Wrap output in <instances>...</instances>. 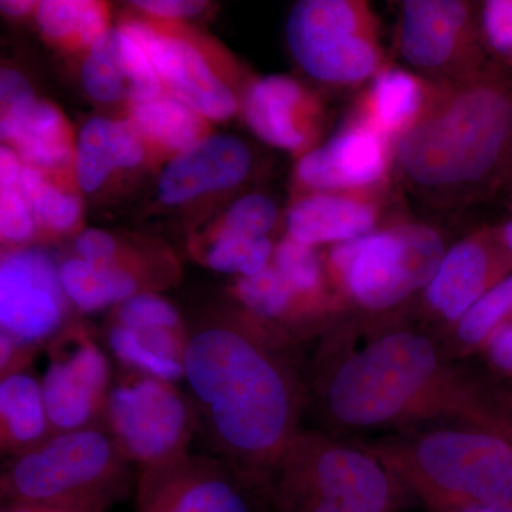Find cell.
Returning <instances> with one entry per match:
<instances>
[{
  "label": "cell",
  "mask_w": 512,
  "mask_h": 512,
  "mask_svg": "<svg viewBox=\"0 0 512 512\" xmlns=\"http://www.w3.org/2000/svg\"><path fill=\"white\" fill-rule=\"evenodd\" d=\"M256 319H202L185 333L183 365L212 456L261 487L301 431L306 390L289 349Z\"/></svg>",
  "instance_id": "obj_1"
},
{
  "label": "cell",
  "mask_w": 512,
  "mask_h": 512,
  "mask_svg": "<svg viewBox=\"0 0 512 512\" xmlns=\"http://www.w3.org/2000/svg\"><path fill=\"white\" fill-rule=\"evenodd\" d=\"M303 379L316 430L336 437L483 413L470 390L458 392L439 343L412 326L377 330L349 348L332 342Z\"/></svg>",
  "instance_id": "obj_2"
},
{
  "label": "cell",
  "mask_w": 512,
  "mask_h": 512,
  "mask_svg": "<svg viewBox=\"0 0 512 512\" xmlns=\"http://www.w3.org/2000/svg\"><path fill=\"white\" fill-rule=\"evenodd\" d=\"M412 190L436 201L474 200L505 183L512 167V79L494 66L431 80L414 126L394 146Z\"/></svg>",
  "instance_id": "obj_3"
},
{
  "label": "cell",
  "mask_w": 512,
  "mask_h": 512,
  "mask_svg": "<svg viewBox=\"0 0 512 512\" xmlns=\"http://www.w3.org/2000/svg\"><path fill=\"white\" fill-rule=\"evenodd\" d=\"M446 419L390 433L370 448L429 512L512 503L511 431L490 417Z\"/></svg>",
  "instance_id": "obj_4"
},
{
  "label": "cell",
  "mask_w": 512,
  "mask_h": 512,
  "mask_svg": "<svg viewBox=\"0 0 512 512\" xmlns=\"http://www.w3.org/2000/svg\"><path fill=\"white\" fill-rule=\"evenodd\" d=\"M266 512H397L413 498L370 447L301 430L259 487Z\"/></svg>",
  "instance_id": "obj_5"
},
{
  "label": "cell",
  "mask_w": 512,
  "mask_h": 512,
  "mask_svg": "<svg viewBox=\"0 0 512 512\" xmlns=\"http://www.w3.org/2000/svg\"><path fill=\"white\" fill-rule=\"evenodd\" d=\"M127 463L109 431L84 427L53 433L3 471L2 504L84 505L110 511L130 490Z\"/></svg>",
  "instance_id": "obj_6"
},
{
  "label": "cell",
  "mask_w": 512,
  "mask_h": 512,
  "mask_svg": "<svg viewBox=\"0 0 512 512\" xmlns=\"http://www.w3.org/2000/svg\"><path fill=\"white\" fill-rule=\"evenodd\" d=\"M446 242L423 222L396 221L332 245L330 274L350 301L386 312L426 289L446 255Z\"/></svg>",
  "instance_id": "obj_7"
},
{
  "label": "cell",
  "mask_w": 512,
  "mask_h": 512,
  "mask_svg": "<svg viewBox=\"0 0 512 512\" xmlns=\"http://www.w3.org/2000/svg\"><path fill=\"white\" fill-rule=\"evenodd\" d=\"M285 32L295 62L320 83L357 86L389 67L369 2L301 0L289 12Z\"/></svg>",
  "instance_id": "obj_8"
},
{
  "label": "cell",
  "mask_w": 512,
  "mask_h": 512,
  "mask_svg": "<svg viewBox=\"0 0 512 512\" xmlns=\"http://www.w3.org/2000/svg\"><path fill=\"white\" fill-rule=\"evenodd\" d=\"M104 413L120 453L140 468L187 453L198 430L190 397L153 376L143 375L110 390Z\"/></svg>",
  "instance_id": "obj_9"
},
{
  "label": "cell",
  "mask_w": 512,
  "mask_h": 512,
  "mask_svg": "<svg viewBox=\"0 0 512 512\" xmlns=\"http://www.w3.org/2000/svg\"><path fill=\"white\" fill-rule=\"evenodd\" d=\"M136 512H266L258 485L212 454L140 468Z\"/></svg>",
  "instance_id": "obj_10"
},
{
  "label": "cell",
  "mask_w": 512,
  "mask_h": 512,
  "mask_svg": "<svg viewBox=\"0 0 512 512\" xmlns=\"http://www.w3.org/2000/svg\"><path fill=\"white\" fill-rule=\"evenodd\" d=\"M476 6L464 0L402 3L399 52L433 82L464 79L487 66Z\"/></svg>",
  "instance_id": "obj_11"
},
{
  "label": "cell",
  "mask_w": 512,
  "mask_h": 512,
  "mask_svg": "<svg viewBox=\"0 0 512 512\" xmlns=\"http://www.w3.org/2000/svg\"><path fill=\"white\" fill-rule=\"evenodd\" d=\"M60 266L45 249H10L0 262V325L15 348L55 335L67 315Z\"/></svg>",
  "instance_id": "obj_12"
},
{
  "label": "cell",
  "mask_w": 512,
  "mask_h": 512,
  "mask_svg": "<svg viewBox=\"0 0 512 512\" xmlns=\"http://www.w3.org/2000/svg\"><path fill=\"white\" fill-rule=\"evenodd\" d=\"M123 25L146 47L165 93L208 121H227L237 113L241 101L192 40L147 20L130 19Z\"/></svg>",
  "instance_id": "obj_13"
},
{
  "label": "cell",
  "mask_w": 512,
  "mask_h": 512,
  "mask_svg": "<svg viewBox=\"0 0 512 512\" xmlns=\"http://www.w3.org/2000/svg\"><path fill=\"white\" fill-rule=\"evenodd\" d=\"M394 146L350 119L326 143L299 158L295 181L302 194L386 190Z\"/></svg>",
  "instance_id": "obj_14"
},
{
  "label": "cell",
  "mask_w": 512,
  "mask_h": 512,
  "mask_svg": "<svg viewBox=\"0 0 512 512\" xmlns=\"http://www.w3.org/2000/svg\"><path fill=\"white\" fill-rule=\"evenodd\" d=\"M239 109L259 140L301 157L316 147L325 127L322 100L285 74H271L249 83Z\"/></svg>",
  "instance_id": "obj_15"
},
{
  "label": "cell",
  "mask_w": 512,
  "mask_h": 512,
  "mask_svg": "<svg viewBox=\"0 0 512 512\" xmlns=\"http://www.w3.org/2000/svg\"><path fill=\"white\" fill-rule=\"evenodd\" d=\"M512 274V258L495 229H483L448 249L424 289L431 312L457 323L505 276Z\"/></svg>",
  "instance_id": "obj_16"
},
{
  "label": "cell",
  "mask_w": 512,
  "mask_h": 512,
  "mask_svg": "<svg viewBox=\"0 0 512 512\" xmlns=\"http://www.w3.org/2000/svg\"><path fill=\"white\" fill-rule=\"evenodd\" d=\"M42 380L43 399L55 433L90 427L97 414L106 412L109 399V360L86 338L62 348Z\"/></svg>",
  "instance_id": "obj_17"
},
{
  "label": "cell",
  "mask_w": 512,
  "mask_h": 512,
  "mask_svg": "<svg viewBox=\"0 0 512 512\" xmlns=\"http://www.w3.org/2000/svg\"><path fill=\"white\" fill-rule=\"evenodd\" d=\"M251 168L252 153L241 138L210 134L168 161L158 177V197L167 205L187 204L238 187Z\"/></svg>",
  "instance_id": "obj_18"
},
{
  "label": "cell",
  "mask_w": 512,
  "mask_h": 512,
  "mask_svg": "<svg viewBox=\"0 0 512 512\" xmlns=\"http://www.w3.org/2000/svg\"><path fill=\"white\" fill-rule=\"evenodd\" d=\"M384 200V190L301 194L286 214L288 237L313 248L363 237L383 222Z\"/></svg>",
  "instance_id": "obj_19"
},
{
  "label": "cell",
  "mask_w": 512,
  "mask_h": 512,
  "mask_svg": "<svg viewBox=\"0 0 512 512\" xmlns=\"http://www.w3.org/2000/svg\"><path fill=\"white\" fill-rule=\"evenodd\" d=\"M0 137L23 164L43 173L74 163L73 131L62 111L50 101L35 99L2 110Z\"/></svg>",
  "instance_id": "obj_20"
},
{
  "label": "cell",
  "mask_w": 512,
  "mask_h": 512,
  "mask_svg": "<svg viewBox=\"0 0 512 512\" xmlns=\"http://www.w3.org/2000/svg\"><path fill=\"white\" fill-rule=\"evenodd\" d=\"M430 86L431 80L420 74L389 66L360 96L352 119L396 146L419 119Z\"/></svg>",
  "instance_id": "obj_21"
},
{
  "label": "cell",
  "mask_w": 512,
  "mask_h": 512,
  "mask_svg": "<svg viewBox=\"0 0 512 512\" xmlns=\"http://www.w3.org/2000/svg\"><path fill=\"white\" fill-rule=\"evenodd\" d=\"M146 144L130 120L93 117L83 124L74 151V177L80 190L94 192L114 171L143 163Z\"/></svg>",
  "instance_id": "obj_22"
},
{
  "label": "cell",
  "mask_w": 512,
  "mask_h": 512,
  "mask_svg": "<svg viewBox=\"0 0 512 512\" xmlns=\"http://www.w3.org/2000/svg\"><path fill=\"white\" fill-rule=\"evenodd\" d=\"M2 450L18 457L49 439L42 383L23 372H9L0 382Z\"/></svg>",
  "instance_id": "obj_23"
},
{
  "label": "cell",
  "mask_w": 512,
  "mask_h": 512,
  "mask_svg": "<svg viewBox=\"0 0 512 512\" xmlns=\"http://www.w3.org/2000/svg\"><path fill=\"white\" fill-rule=\"evenodd\" d=\"M128 120L146 147L174 156L210 136L208 120L168 93L130 104Z\"/></svg>",
  "instance_id": "obj_24"
},
{
  "label": "cell",
  "mask_w": 512,
  "mask_h": 512,
  "mask_svg": "<svg viewBox=\"0 0 512 512\" xmlns=\"http://www.w3.org/2000/svg\"><path fill=\"white\" fill-rule=\"evenodd\" d=\"M60 278L70 303L79 311H101L137 295V281L116 264H92L84 259H66L60 265Z\"/></svg>",
  "instance_id": "obj_25"
},
{
  "label": "cell",
  "mask_w": 512,
  "mask_h": 512,
  "mask_svg": "<svg viewBox=\"0 0 512 512\" xmlns=\"http://www.w3.org/2000/svg\"><path fill=\"white\" fill-rule=\"evenodd\" d=\"M36 23L46 39L69 50H89L109 30V8L90 0H43Z\"/></svg>",
  "instance_id": "obj_26"
},
{
  "label": "cell",
  "mask_w": 512,
  "mask_h": 512,
  "mask_svg": "<svg viewBox=\"0 0 512 512\" xmlns=\"http://www.w3.org/2000/svg\"><path fill=\"white\" fill-rule=\"evenodd\" d=\"M18 187L40 227L64 234L79 224L82 202L72 192L50 183L43 171L23 165Z\"/></svg>",
  "instance_id": "obj_27"
},
{
  "label": "cell",
  "mask_w": 512,
  "mask_h": 512,
  "mask_svg": "<svg viewBox=\"0 0 512 512\" xmlns=\"http://www.w3.org/2000/svg\"><path fill=\"white\" fill-rule=\"evenodd\" d=\"M84 90L100 103L130 100V80L121 60L116 28H110L87 50L82 67Z\"/></svg>",
  "instance_id": "obj_28"
},
{
  "label": "cell",
  "mask_w": 512,
  "mask_h": 512,
  "mask_svg": "<svg viewBox=\"0 0 512 512\" xmlns=\"http://www.w3.org/2000/svg\"><path fill=\"white\" fill-rule=\"evenodd\" d=\"M271 239L215 232L204 261L212 271L251 276L271 265L274 256Z\"/></svg>",
  "instance_id": "obj_29"
},
{
  "label": "cell",
  "mask_w": 512,
  "mask_h": 512,
  "mask_svg": "<svg viewBox=\"0 0 512 512\" xmlns=\"http://www.w3.org/2000/svg\"><path fill=\"white\" fill-rule=\"evenodd\" d=\"M245 311L259 319H275L291 309L298 296L274 265L258 274L241 276L234 288Z\"/></svg>",
  "instance_id": "obj_30"
},
{
  "label": "cell",
  "mask_w": 512,
  "mask_h": 512,
  "mask_svg": "<svg viewBox=\"0 0 512 512\" xmlns=\"http://www.w3.org/2000/svg\"><path fill=\"white\" fill-rule=\"evenodd\" d=\"M512 318V274L493 286L457 322V336L461 343L476 346L487 342L501 323Z\"/></svg>",
  "instance_id": "obj_31"
},
{
  "label": "cell",
  "mask_w": 512,
  "mask_h": 512,
  "mask_svg": "<svg viewBox=\"0 0 512 512\" xmlns=\"http://www.w3.org/2000/svg\"><path fill=\"white\" fill-rule=\"evenodd\" d=\"M272 259V265L281 272L298 298L313 299L322 291V264L315 248L286 235L276 245Z\"/></svg>",
  "instance_id": "obj_32"
},
{
  "label": "cell",
  "mask_w": 512,
  "mask_h": 512,
  "mask_svg": "<svg viewBox=\"0 0 512 512\" xmlns=\"http://www.w3.org/2000/svg\"><path fill=\"white\" fill-rule=\"evenodd\" d=\"M276 222L278 207L275 201L268 195L252 192L239 198L228 208L215 232L269 238V232L275 228Z\"/></svg>",
  "instance_id": "obj_33"
},
{
  "label": "cell",
  "mask_w": 512,
  "mask_h": 512,
  "mask_svg": "<svg viewBox=\"0 0 512 512\" xmlns=\"http://www.w3.org/2000/svg\"><path fill=\"white\" fill-rule=\"evenodd\" d=\"M109 346L117 359L140 370L143 375L157 377L167 382H175L184 377L183 363L154 355L138 342L130 329L124 326L114 325L109 330Z\"/></svg>",
  "instance_id": "obj_34"
},
{
  "label": "cell",
  "mask_w": 512,
  "mask_h": 512,
  "mask_svg": "<svg viewBox=\"0 0 512 512\" xmlns=\"http://www.w3.org/2000/svg\"><path fill=\"white\" fill-rule=\"evenodd\" d=\"M117 325L128 329H181V316L170 302L153 295L137 293L117 309Z\"/></svg>",
  "instance_id": "obj_35"
},
{
  "label": "cell",
  "mask_w": 512,
  "mask_h": 512,
  "mask_svg": "<svg viewBox=\"0 0 512 512\" xmlns=\"http://www.w3.org/2000/svg\"><path fill=\"white\" fill-rule=\"evenodd\" d=\"M39 227L18 184L0 185V235L9 244H23Z\"/></svg>",
  "instance_id": "obj_36"
},
{
  "label": "cell",
  "mask_w": 512,
  "mask_h": 512,
  "mask_svg": "<svg viewBox=\"0 0 512 512\" xmlns=\"http://www.w3.org/2000/svg\"><path fill=\"white\" fill-rule=\"evenodd\" d=\"M481 40L495 55L512 60V0H487L478 13Z\"/></svg>",
  "instance_id": "obj_37"
},
{
  "label": "cell",
  "mask_w": 512,
  "mask_h": 512,
  "mask_svg": "<svg viewBox=\"0 0 512 512\" xmlns=\"http://www.w3.org/2000/svg\"><path fill=\"white\" fill-rule=\"evenodd\" d=\"M74 252L92 264H116L117 242L103 229L87 228L74 239Z\"/></svg>",
  "instance_id": "obj_38"
},
{
  "label": "cell",
  "mask_w": 512,
  "mask_h": 512,
  "mask_svg": "<svg viewBox=\"0 0 512 512\" xmlns=\"http://www.w3.org/2000/svg\"><path fill=\"white\" fill-rule=\"evenodd\" d=\"M133 6L151 18L180 20L200 15L208 3L198 0H138L133 2Z\"/></svg>",
  "instance_id": "obj_39"
},
{
  "label": "cell",
  "mask_w": 512,
  "mask_h": 512,
  "mask_svg": "<svg viewBox=\"0 0 512 512\" xmlns=\"http://www.w3.org/2000/svg\"><path fill=\"white\" fill-rule=\"evenodd\" d=\"M32 84L18 70L3 67L0 72V106L2 110L12 109L18 104L35 99Z\"/></svg>",
  "instance_id": "obj_40"
},
{
  "label": "cell",
  "mask_w": 512,
  "mask_h": 512,
  "mask_svg": "<svg viewBox=\"0 0 512 512\" xmlns=\"http://www.w3.org/2000/svg\"><path fill=\"white\" fill-rule=\"evenodd\" d=\"M485 343L491 363L501 372L512 373V318L501 323Z\"/></svg>",
  "instance_id": "obj_41"
},
{
  "label": "cell",
  "mask_w": 512,
  "mask_h": 512,
  "mask_svg": "<svg viewBox=\"0 0 512 512\" xmlns=\"http://www.w3.org/2000/svg\"><path fill=\"white\" fill-rule=\"evenodd\" d=\"M2 512H109V510L97 507H84V505L8 503L2 504Z\"/></svg>",
  "instance_id": "obj_42"
},
{
  "label": "cell",
  "mask_w": 512,
  "mask_h": 512,
  "mask_svg": "<svg viewBox=\"0 0 512 512\" xmlns=\"http://www.w3.org/2000/svg\"><path fill=\"white\" fill-rule=\"evenodd\" d=\"M36 8L37 3L30 2V0H2L0 2V9L9 18H23L33 10L36 12Z\"/></svg>",
  "instance_id": "obj_43"
},
{
  "label": "cell",
  "mask_w": 512,
  "mask_h": 512,
  "mask_svg": "<svg viewBox=\"0 0 512 512\" xmlns=\"http://www.w3.org/2000/svg\"><path fill=\"white\" fill-rule=\"evenodd\" d=\"M495 234L500 239L501 244L505 248V251L510 254L512 258V218L501 225L500 228H495Z\"/></svg>",
  "instance_id": "obj_44"
},
{
  "label": "cell",
  "mask_w": 512,
  "mask_h": 512,
  "mask_svg": "<svg viewBox=\"0 0 512 512\" xmlns=\"http://www.w3.org/2000/svg\"><path fill=\"white\" fill-rule=\"evenodd\" d=\"M457 512H512V503L473 505Z\"/></svg>",
  "instance_id": "obj_45"
},
{
  "label": "cell",
  "mask_w": 512,
  "mask_h": 512,
  "mask_svg": "<svg viewBox=\"0 0 512 512\" xmlns=\"http://www.w3.org/2000/svg\"><path fill=\"white\" fill-rule=\"evenodd\" d=\"M507 181H508V183H510V187H511V200H512V167H511V170H510V174H508Z\"/></svg>",
  "instance_id": "obj_46"
}]
</instances>
